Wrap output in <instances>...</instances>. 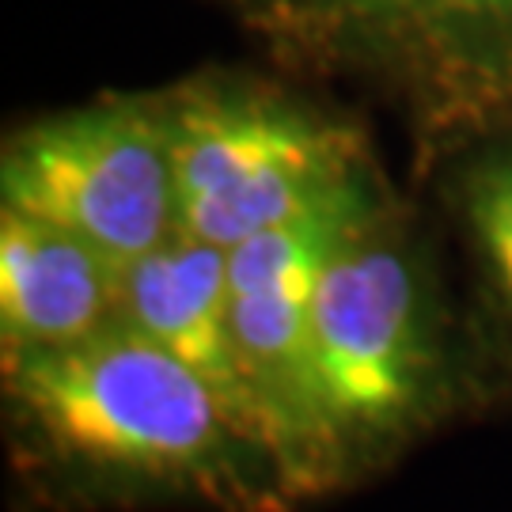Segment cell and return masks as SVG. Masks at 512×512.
<instances>
[{"label": "cell", "instance_id": "obj_2", "mask_svg": "<svg viewBox=\"0 0 512 512\" xmlns=\"http://www.w3.org/2000/svg\"><path fill=\"white\" fill-rule=\"evenodd\" d=\"M311 349L346 463L418 433L444 399L433 285L387 205L327 258L311 300Z\"/></svg>", "mask_w": 512, "mask_h": 512}, {"label": "cell", "instance_id": "obj_1", "mask_svg": "<svg viewBox=\"0 0 512 512\" xmlns=\"http://www.w3.org/2000/svg\"><path fill=\"white\" fill-rule=\"evenodd\" d=\"M4 399L42 463L80 494L289 512L285 467L175 353L114 319L50 353L4 361Z\"/></svg>", "mask_w": 512, "mask_h": 512}, {"label": "cell", "instance_id": "obj_3", "mask_svg": "<svg viewBox=\"0 0 512 512\" xmlns=\"http://www.w3.org/2000/svg\"><path fill=\"white\" fill-rule=\"evenodd\" d=\"M277 50L403 92L448 129L512 126V0H236Z\"/></svg>", "mask_w": 512, "mask_h": 512}, {"label": "cell", "instance_id": "obj_8", "mask_svg": "<svg viewBox=\"0 0 512 512\" xmlns=\"http://www.w3.org/2000/svg\"><path fill=\"white\" fill-rule=\"evenodd\" d=\"M118 319V266L92 243L0 205V361L76 346Z\"/></svg>", "mask_w": 512, "mask_h": 512}, {"label": "cell", "instance_id": "obj_6", "mask_svg": "<svg viewBox=\"0 0 512 512\" xmlns=\"http://www.w3.org/2000/svg\"><path fill=\"white\" fill-rule=\"evenodd\" d=\"M0 202L92 243L114 266L179 232L175 152L160 99H99L8 137Z\"/></svg>", "mask_w": 512, "mask_h": 512}, {"label": "cell", "instance_id": "obj_5", "mask_svg": "<svg viewBox=\"0 0 512 512\" xmlns=\"http://www.w3.org/2000/svg\"><path fill=\"white\" fill-rule=\"evenodd\" d=\"M179 183V228L224 251L296 217L365 171L346 126L289 95L251 84H194L167 92Z\"/></svg>", "mask_w": 512, "mask_h": 512}, {"label": "cell", "instance_id": "obj_10", "mask_svg": "<svg viewBox=\"0 0 512 512\" xmlns=\"http://www.w3.org/2000/svg\"><path fill=\"white\" fill-rule=\"evenodd\" d=\"M505 129H509V126H505Z\"/></svg>", "mask_w": 512, "mask_h": 512}, {"label": "cell", "instance_id": "obj_7", "mask_svg": "<svg viewBox=\"0 0 512 512\" xmlns=\"http://www.w3.org/2000/svg\"><path fill=\"white\" fill-rule=\"evenodd\" d=\"M118 319L194 368L274 452V440L266 433V421L239 365L224 247L179 228L156 251L118 266Z\"/></svg>", "mask_w": 512, "mask_h": 512}, {"label": "cell", "instance_id": "obj_9", "mask_svg": "<svg viewBox=\"0 0 512 512\" xmlns=\"http://www.w3.org/2000/svg\"><path fill=\"white\" fill-rule=\"evenodd\" d=\"M456 209L486 285L512 319V133L467 156L456 175Z\"/></svg>", "mask_w": 512, "mask_h": 512}, {"label": "cell", "instance_id": "obj_4", "mask_svg": "<svg viewBox=\"0 0 512 512\" xmlns=\"http://www.w3.org/2000/svg\"><path fill=\"white\" fill-rule=\"evenodd\" d=\"M380 209L384 194L365 167L228 251L239 365L296 497L323 494L349 475L315 376L311 300L334 247Z\"/></svg>", "mask_w": 512, "mask_h": 512}]
</instances>
